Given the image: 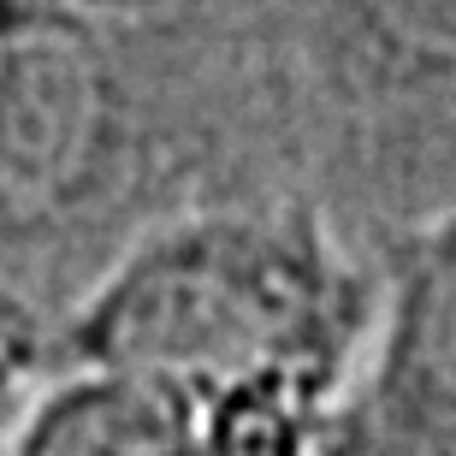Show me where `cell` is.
<instances>
[{"instance_id":"cell-1","label":"cell","mask_w":456,"mask_h":456,"mask_svg":"<svg viewBox=\"0 0 456 456\" xmlns=\"http://www.w3.org/2000/svg\"><path fill=\"white\" fill-rule=\"evenodd\" d=\"M249 196L285 190L172 102L107 18L0 0V338L36 373L136 243Z\"/></svg>"},{"instance_id":"cell-2","label":"cell","mask_w":456,"mask_h":456,"mask_svg":"<svg viewBox=\"0 0 456 456\" xmlns=\"http://www.w3.org/2000/svg\"><path fill=\"white\" fill-rule=\"evenodd\" d=\"M386 267L314 196L214 202L113 267L48 368H136L184 386L202 421L237 403L350 415Z\"/></svg>"},{"instance_id":"cell-3","label":"cell","mask_w":456,"mask_h":456,"mask_svg":"<svg viewBox=\"0 0 456 456\" xmlns=\"http://www.w3.org/2000/svg\"><path fill=\"white\" fill-rule=\"evenodd\" d=\"M379 267V326L338 456H456V208Z\"/></svg>"},{"instance_id":"cell-4","label":"cell","mask_w":456,"mask_h":456,"mask_svg":"<svg viewBox=\"0 0 456 456\" xmlns=\"http://www.w3.org/2000/svg\"><path fill=\"white\" fill-rule=\"evenodd\" d=\"M0 456H208L202 403L136 368L36 373Z\"/></svg>"},{"instance_id":"cell-5","label":"cell","mask_w":456,"mask_h":456,"mask_svg":"<svg viewBox=\"0 0 456 456\" xmlns=\"http://www.w3.org/2000/svg\"><path fill=\"white\" fill-rule=\"evenodd\" d=\"M386 66L409 77H456V0H344Z\"/></svg>"}]
</instances>
